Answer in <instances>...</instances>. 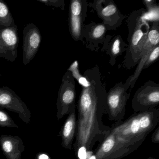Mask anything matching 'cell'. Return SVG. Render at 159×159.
Wrapping results in <instances>:
<instances>
[{"instance_id":"6da1fadb","label":"cell","mask_w":159,"mask_h":159,"mask_svg":"<svg viewBox=\"0 0 159 159\" xmlns=\"http://www.w3.org/2000/svg\"><path fill=\"white\" fill-rule=\"evenodd\" d=\"M78 82L82 86L78 100L76 136L72 148L77 153L84 147L92 151L96 144L109 134L102 118L107 112V92L98 66L87 70Z\"/></svg>"},{"instance_id":"7a4b0ae2","label":"cell","mask_w":159,"mask_h":159,"mask_svg":"<svg viewBox=\"0 0 159 159\" xmlns=\"http://www.w3.org/2000/svg\"><path fill=\"white\" fill-rule=\"evenodd\" d=\"M159 123V109H151L135 112L124 121L116 123L111 131L132 143H143Z\"/></svg>"},{"instance_id":"3957f363","label":"cell","mask_w":159,"mask_h":159,"mask_svg":"<svg viewBox=\"0 0 159 159\" xmlns=\"http://www.w3.org/2000/svg\"><path fill=\"white\" fill-rule=\"evenodd\" d=\"M145 11H136L128 19L129 27L128 47L123 63L127 67L131 68L140 61L141 49L146 42L150 30L149 25L142 16Z\"/></svg>"},{"instance_id":"277c9868","label":"cell","mask_w":159,"mask_h":159,"mask_svg":"<svg viewBox=\"0 0 159 159\" xmlns=\"http://www.w3.org/2000/svg\"><path fill=\"white\" fill-rule=\"evenodd\" d=\"M142 143H134L110 131L99 144L94 155L96 159H120L131 154Z\"/></svg>"},{"instance_id":"5b68a950","label":"cell","mask_w":159,"mask_h":159,"mask_svg":"<svg viewBox=\"0 0 159 159\" xmlns=\"http://www.w3.org/2000/svg\"><path fill=\"white\" fill-rule=\"evenodd\" d=\"M130 88L128 81L116 84L107 93V112L111 121L117 123L122 121L125 113V108L130 93L127 92Z\"/></svg>"},{"instance_id":"8992f818","label":"cell","mask_w":159,"mask_h":159,"mask_svg":"<svg viewBox=\"0 0 159 159\" xmlns=\"http://www.w3.org/2000/svg\"><path fill=\"white\" fill-rule=\"evenodd\" d=\"M76 88L74 78L69 70L65 73L58 91L57 101V118L58 120L68 115L76 106Z\"/></svg>"},{"instance_id":"52a82bcc","label":"cell","mask_w":159,"mask_h":159,"mask_svg":"<svg viewBox=\"0 0 159 159\" xmlns=\"http://www.w3.org/2000/svg\"><path fill=\"white\" fill-rule=\"evenodd\" d=\"M159 104V84L152 81L145 83L135 93L132 107L135 112L155 108Z\"/></svg>"},{"instance_id":"ba28073f","label":"cell","mask_w":159,"mask_h":159,"mask_svg":"<svg viewBox=\"0 0 159 159\" xmlns=\"http://www.w3.org/2000/svg\"><path fill=\"white\" fill-rule=\"evenodd\" d=\"M0 108L7 109L18 114L23 121L29 124L31 113L25 103L8 86L0 87Z\"/></svg>"},{"instance_id":"9c48e42d","label":"cell","mask_w":159,"mask_h":159,"mask_svg":"<svg viewBox=\"0 0 159 159\" xmlns=\"http://www.w3.org/2000/svg\"><path fill=\"white\" fill-rule=\"evenodd\" d=\"M19 42L17 25L0 27V58L14 62L17 57Z\"/></svg>"},{"instance_id":"30bf717a","label":"cell","mask_w":159,"mask_h":159,"mask_svg":"<svg viewBox=\"0 0 159 159\" xmlns=\"http://www.w3.org/2000/svg\"><path fill=\"white\" fill-rule=\"evenodd\" d=\"M23 62L25 66L30 63L39 51L42 42L39 29L33 24L25 26L23 30Z\"/></svg>"},{"instance_id":"8fae6325","label":"cell","mask_w":159,"mask_h":159,"mask_svg":"<svg viewBox=\"0 0 159 159\" xmlns=\"http://www.w3.org/2000/svg\"><path fill=\"white\" fill-rule=\"evenodd\" d=\"M93 6L98 16L103 20L107 30H114L121 24L124 16L111 0L95 1Z\"/></svg>"},{"instance_id":"7c38bea8","label":"cell","mask_w":159,"mask_h":159,"mask_svg":"<svg viewBox=\"0 0 159 159\" xmlns=\"http://www.w3.org/2000/svg\"><path fill=\"white\" fill-rule=\"evenodd\" d=\"M83 1L72 0L69 8V29L70 34L75 41L83 39L84 26L83 23L84 20L87 7Z\"/></svg>"},{"instance_id":"4fadbf2b","label":"cell","mask_w":159,"mask_h":159,"mask_svg":"<svg viewBox=\"0 0 159 159\" xmlns=\"http://www.w3.org/2000/svg\"><path fill=\"white\" fill-rule=\"evenodd\" d=\"M0 146L7 159H21L25 149L23 140L18 136L2 135Z\"/></svg>"},{"instance_id":"5bb4252c","label":"cell","mask_w":159,"mask_h":159,"mask_svg":"<svg viewBox=\"0 0 159 159\" xmlns=\"http://www.w3.org/2000/svg\"><path fill=\"white\" fill-rule=\"evenodd\" d=\"M76 107L77 106L72 108L59 132V136L61 137L62 139L61 144L63 148L66 149H72L73 141L76 136Z\"/></svg>"},{"instance_id":"9a60e30c","label":"cell","mask_w":159,"mask_h":159,"mask_svg":"<svg viewBox=\"0 0 159 159\" xmlns=\"http://www.w3.org/2000/svg\"><path fill=\"white\" fill-rule=\"evenodd\" d=\"M107 28L103 23L95 24L92 23L84 27L83 38H86L88 41L93 43L103 42L107 31Z\"/></svg>"},{"instance_id":"2e32d148","label":"cell","mask_w":159,"mask_h":159,"mask_svg":"<svg viewBox=\"0 0 159 159\" xmlns=\"http://www.w3.org/2000/svg\"><path fill=\"white\" fill-rule=\"evenodd\" d=\"M125 46L126 44L124 43L120 36H116L112 39L111 45H108L107 47V52L110 56L111 60L110 63L111 64L112 61L114 63L116 57L126 51Z\"/></svg>"},{"instance_id":"e0dca14e","label":"cell","mask_w":159,"mask_h":159,"mask_svg":"<svg viewBox=\"0 0 159 159\" xmlns=\"http://www.w3.org/2000/svg\"><path fill=\"white\" fill-rule=\"evenodd\" d=\"M16 25L9 7L0 0V27H10Z\"/></svg>"},{"instance_id":"ac0fdd59","label":"cell","mask_w":159,"mask_h":159,"mask_svg":"<svg viewBox=\"0 0 159 159\" xmlns=\"http://www.w3.org/2000/svg\"><path fill=\"white\" fill-rule=\"evenodd\" d=\"M0 127L18 128V126L4 109L0 108Z\"/></svg>"},{"instance_id":"d6986e66","label":"cell","mask_w":159,"mask_h":159,"mask_svg":"<svg viewBox=\"0 0 159 159\" xmlns=\"http://www.w3.org/2000/svg\"><path fill=\"white\" fill-rule=\"evenodd\" d=\"M159 56V45H157L154 47L151 52H150L146 59L145 64L143 66V69L148 67L153 62H155L158 59Z\"/></svg>"},{"instance_id":"ffe728a7","label":"cell","mask_w":159,"mask_h":159,"mask_svg":"<svg viewBox=\"0 0 159 159\" xmlns=\"http://www.w3.org/2000/svg\"><path fill=\"white\" fill-rule=\"evenodd\" d=\"M38 1L42 2L47 6H54L62 10H64L65 8L64 1L61 0H38Z\"/></svg>"},{"instance_id":"44dd1931","label":"cell","mask_w":159,"mask_h":159,"mask_svg":"<svg viewBox=\"0 0 159 159\" xmlns=\"http://www.w3.org/2000/svg\"><path fill=\"white\" fill-rule=\"evenodd\" d=\"M87 151L84 147H82L78 150L76 155L79 159H86Z\"/></svg>"},{"instance_id":"7402d4cb","label":"cell","mask_w":159,"mask_h":159,"mask_svg":"<svg viewBox=\"0 0 159 159\" xmlns=\"http://www.w3.org/2000/svg\"><path fill=\"white\" fill-rule=\"evenodd\" d=\"M152 142L153 143H157L158 144L159 143V127H157L156 128L155 131L153 132L152 135L151 137Z\"/></svg>"},{"instance_id":"603a6c76","label":"cell","mask_w":159,"mask_h":159,"mask_svg":"<svg viewBox=\"0 0 159 159\" xmlns=\"http://www.w3.org/2000/svg\"><path fill=\"white\" fill-rule=\"evenodd\" d=\"M36 159H52L48 153L44 152H39L37 153Z\"/></svg>"},{"instance_id":"cb8c5ba5","label":"cell","mask_w":159,"mask_h":159,"mask_svg":"<svg viewBox=\"0 0 159 159\" xmlns=\"http://www.w3.org/2000/svg\"><path fill=\"white\" fill-rule=\"evenodd\" d=\"M147 159H156L155 158H153V157H149Z\"/></svg>"},{"instance_id":"d4e9b609","label":"cell","mask_w":159,"mask_h":159,"mask_svg":"<svg viewBox=\"0 0 159 159\" xmlns=\"http://www.w3.org/2000/svg\"><path fill=\"white\" fill-rule=\"evenodd\" d=\"M0 76H1V73H0Z\"/></svg>"}]
</instances>
